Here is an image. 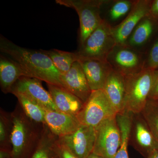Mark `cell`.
I'll return each mask as SVG.
<instances>
[{
  "instance_id": "d6986e66",
  "label": "cell",
  "mask_w": 158,
  "mask_h": 158,
  "mask_svg": "<svg viewBox=\"0 0 158 158\" xmlns=\"http://www.w3.org/2000/svg\"><path fill=\"white\" fill-rule=\"evenodd\" d=\"M24 73L18 64L11 59L1 55L0 57V86L3 93H11L15 84Z\"/></svg>"
},
{
  "instance_id": "484cf974",
  "label": "cell",
  "mask_w": 158,
  "mask_h": 158,
  "mask_svg": "<svg viewBox=\"0 0 158 158\" xmlns=\"http://www.w3.org/2000/svg\"><path fill=\"white\" fill-rule=\"evenodd\" d=\"M135 1L117 0L113 1L108 12L110 21H117L127 15L131 10Z\"/></svg>"
},
{
  "instance_id": "e0dca14e",
  "label": "cell",
  "mask_w": 158,
  "mask_h": 158,
  "mask_svg": "<svg viewBox=\"0 0 158 158\" xmlns=\"http://www.w3.org/2000/svg\"><path fill=\"white\" fill-rule=\"evenodd\" d=\"M103 90L117 114L122 113L125 95V77L113 69L108 76Z\"/></svg>"
},
{
  "instance_id": "7402d4cb",
  "label": "cell",
  "mask_w": 158,
  "mask_h": 158,
  "mask_svg": "<svg viewBox=\"0 0 158 158\" xmlns=\"http://www.w3.org/2000/svg\"><path fill=\"white\" fill-rule=\"evenodd\" d=\"M133 113L124 112L118 113L116 118L121 131V145L114 158H129L128 145Z\"/></svg>"
},
{
  "instance_id": "6da1fadb",
  "label": "cell",
  "mask_w": 158,
  "mask_h": 158,
  "mask_svg": "<svg viewBox=\"0 0 158 158\" xmlns=\"http://www.w3.org/2000/svg\"><path fill=\"white\" fill-rule=\"evenodd\" d=\"M0 51L20 66L25 77L62 87L61 74L50 58L40 50H34L21 47L1 35Z\"/></svg>"
},
{
  "instance_id": "83f0119b",
  "label": "cell",
  "mask_w": 158,
  "mask_h": 158,
  "mask_svg": "<svg viewBox=\"0 0 158 158\" xmlns=\"http://www.w3.org/2000/svg\"><path fill=\"white\" fill-rule=\"evenodd\" d=\"M56 150L59 158H77L67 147L60 144L58 139L56 142Z\"/></svg>"
},
{
  "instance_id": "4dcf8cb0",
  "label": "cell",
  "mask_w": 158,
  "mask_h": 158,
  "mask_svg": "<svg viewBox=\"0 0 158 158\" xmlns=\"http://www.w3.org/2000/svg\"><path fill=\"white\" fill-rule=\"evenodd\" d=\"M146 158H158V149L153 151Z\"/></svg>"
},
{
  "instance_id": "d4e9b609",
  "label": "cell",
  "mask_w": 158,
  "mask_h": 158,
  "mask_svg": "<svg viewBox=\"0 0 158 158\" xmlns=\"http://www.w3.org/2000/svg\"><path fill=\"white\" fill-rule=\"evenodd\" d=\"M141 113L158 141V98L148 99Z\"/></svg>"
},
{
  "instance_id": "4fadbf2b",
  "label": "cell",
  "mask_w": 158,
  "mask_h": 158,
  "mask_svg": "<svg viewBox=\"0 0 158 158\" xmlns=\"http://www.w3.org/2000/svg\"><path fill=\"white\" fill-rule=\"evenodd\" d=\"M60 82L62 88L77 97L84 104L92 93V90L78 61L75 62L68 72L61 74Z\"/></svg>"
},
{
  "instance_id": "3957f363",
  "label": "cell",
  "mask_w": 158,
  "mask_h": 158,
  "mask_svg": "<svg viewBox=\"0 0 158 158\" xmlns=\"http://www.w3.org/2000/svg\"><path fill=\"white\" fill-rule=\"evenodd\" d=\"M154 71L144 68L138 73L125 77V95L122 113H141L149 97L152 87Z\"/></svg>"
},
{
  "instance_id": "277c9868",
  "label": "cell",
  "mask_w": 158,
  "mask_h": 158,
  "mask_svg": "<svg viewBox=\"0 0 158 158\" xmlns=\"http://www.w3.org/2000/svg\"><path fill=\"white\" fill-rule=\"evenodd\" d=\"M113 26L104 19L76 52L80 59L107 61L109 55L116 45Z\"/></svg>"
},
{
  "instance_id": "8fae6325",
  "label": "cell",
  "mask_w": 158,
  "mask_h": 158,
  "mask_svg": "<svg viewBox=\"0 0 158 158\" xmlns=\"http://www.w3.org/2000/svg\"><path fill=\"white\" fill-rule=\"evenodd\" d=\"M152 0H136L129 14L121 23L113 27L116 45H126L134 29L144 18L148 15Z\"/></svg>"
},
{
  "instance_id": "7c38bea8",
  "label": "cell",
  "mask_w": 158,
  "mask_h": 158,
  "mask_svg": "<svg viewBox=\"0 0 158 158\" xmlns=\"http://www.w3.org/2000/svg\"><path fill=\"white\" fill-rule=\"evenodd\" d=\"M11 93L23 94L44 109L59 111L50 94L43 88L41 81L38 79L21 77L12 87Z\"/></svg>"
},
{
  "instance_id": "5b68a950",
  "label": "cell",
  "mask_w": 158,
  "mask_h": 158,
  "mask_svg": "<svg viewBox=\"0 0 158 158\" xmlns=\"http://www.w3.org/2000/svg\"><path fill=\"white\" fill-rule=\"evenodd\" d=\"M105 0H56L59 5L73 9L80 20V45L103 21L101 16L102 6L107 2Z\"/></svg>"
},
{
  "instance_id": "cb8c5ba5",
  "label": "cell",
  "mask_w": 158,
  "mask_h": 158,
  "mask_svg": "<svg viewBox=\"0 0 158 158\" xmlns=\"http://www.w3.org/2000/svg\"><path fill=\"white\" fill-rule=\"evenodd\" d=\"M11 113L2 109L0 111V150L11 151V138L12 129Z\"/></svg>"
},
{
  "instance_id": "4316f807",
  "label": "cell",
  "mask_w": 158,
  "mask_h": 158,
  "mask_svg": "<svg viewBox=\"0 0 158 158\" xmlns=\"http://www.w3.org/2000/svg\"><path fill=\"white\" fill-rule=\"evenodd\" d=\"M144 68L154 71L158 69V36L155 39L146 57Z\"/></svg>"
},
{
  "instance_id": "1f68e13d",
  "label": "cell",
  "mask_w": 158,
  "mask_h": 158,
  "mask_svg": "<svg viewBox=\"0 0 158 158\" xmlns=\"http://www.w3.org/2000/svg\"><path fill=\"white\" fill-rule=\"evenodd\" d=\"M88 158H103L101 156H100L91 153V154L90 155V156H89V157Z\"/></svg>"
},
{
  "instance_id": "52a82bcc",
  "label": "cell",
  "mask_w": 158,
  "mask_h": 158,
  "mask_svg": "<svg viewBox=\"0 0 158 158\" xmlns=\"http://www.w3.org/2000/svg\"><path fill=\"white\" fill-rule=\"evenodd\" d=\"M116 116L104 120L95 127V141L92 152L94 154L103 158H114L120 148L121 131Z\"/></svg>"
},
{
  "instance_id": "8992f818",
  "label": "cell",
  "mask_w": 158,
  "mask_h": 158,
  "mask_svg": "<svg viewBox=\"0 0 158 158\" xmlns=\"http://www.w3.org/2000/svg\"><path fill=\"white\" fill-rule=\"evenodd\" d=\"M117 113L103 89L92 91L77 117L81 124L95 127L104 120L115 117Z\"/></svg>"
},
{
  "instance_id": "5bb4252c",
  "label": "cell",
  "mask_w": 158,
  "mask_h": 158,
  "mask_svg": "<svg viewBox=\"0 0 158 158\" xmlns=\"http://www.w3.org/2000/svg\"><path fill=\"white\" fill-rule=\"evenodd\" d=\"M44 110L45 124L58 138L72 134L81 125L76 116L60 111Z\"/></svg>"
},
{
  "instance_id": "44dd1931",
  "label": "cell",
  "mask_w": 158,
  "mask_h": 158,
  "mask_svg": "<svg viewBox=\"0 0 158 158\" xmlns=\"http://www.w3.org/2000/svg\"><path fill=\"white\" fill-rule=\"evenodd\" d=\"M40 50L50 58L54 65L61 74L68 72L73 63L78 61V57L76 52H71L56 49Z\"/></svg>"
},
{
  "instance_id": "ffe728a7",
  "label": "cell",
  "mask_w": 158,
  "mask_h": 158,
  "mask_svg": "<svg viewBox=\"0 0 158 158\" xmlns=\"http://www.w3.org/2000/svg\"><path fill=\"white\" fill-rule=\"evenodd\" d=\"M58 138L44 124L39 141L28 158H59L56 150Z\"/></svg>"
},
{
  "instance_id": "f546056e",
  "label": "cell",
  "mask_w": 158,
  "mask_h": 158,
  "mask_svg": "<svg viewBox=\"0 0 158 158\" xmlns=\"http://www.w3.org/2000/svg\"><path fill=\"white\" fill-rule=\"evenodd\" d=\"M149 98H158V69L154 71L152 87Z\"/></svg>"
},
{
  "instance_id": "f1b7e54d",
  "label": "cell",
  "mask_w": 158,
  "mask_h": 158,
  "mask_svg": "<svg viewBox=\"0 0 158 158\" xmlns=\"http://www.w3.org/2000/svg\"><path fill=\"white\" fill-rule=\"evenodd\" d=\"M148 16L154 21L158 27V0H152Z\"/></svg>"
},
{
  "instance_id": "603a6c76",
  "label": "cell",
  "mask_w": 158,
  "mask_h": 158,
  "mask_svg": "<svg viewBox=\"0 0 158 158\" xmlns=\"http://www.w3.org/2000/svg\"><path fill=\"white\" fill-rule=\"evenodd\" d=\"M24 113L32 121L39 124H45V111L37 103L19 93H14Z\"/></svg>"
},
{
  "instance_id": "7a4b0ae2",
  "label": "cell",
  "mask_w": 158,
  "mask_h": 158,
  "mask_svg": "<svg viewBox=\"0 0 158 158\" xmlns=\"http://www.w3.org/2000/svg\"><path fill=\"white\" fill-rule=\"evenodd\" d=\"M11 115L13 124L11 158H28L39 141L44 124L31 120L26 116L19 104Z\"/></svg>"
},
{
  "instance_id": "ba28073f",
  "label": "cell",
  "mask_w": 158,
  "mask_h": 158,
  "mask_svg": "<svg viewBox=\"0 0 158 158\" xmlns=\"http://www.w3.org/2000/svg\"><path fill=\"white\" fill-rule=\"evenodd\" d=\"M145 54L127 45H116L107 61L113 69L124 77L138 73L144 68Z\"/></svg>"
},
{
  "instance_id": "9c48e42d",
  "label": "cell",
  "mask_w": 158,
  "mask_h": 158,
  "mask_svg": "<svg viewBox=\"0 0 158 158\" xmlns=\"http://www.w3.org/2000/svg\"><path fill=\"white\" fill-rule=\"evenodd\" d=\"M129 144L145 158L158 149V141L141 113L133 114Z\"/></svg>"
},
{
  "instance_id": "30bf717a",
  "label": "cell",
  "mask_w": 158,
  "mask_h": 158,
  "mask_svg": "<svg viewBox=\"0 0 158 158\" xmlns=\"http://www.w3.org/2000/svg\"><path fill=\"white\" fill-rule=\"evenodd\" d=\"M77 158H88L92 153L95 141V127L81 124L73 133L58 138Z\"/></svg>"
},
{
  "instance_id": "ac0fdd59",
  "label": "cell",
  "mask_w": 158,
  "mask_h": 158,
  "mask_svg": "<svg viewBox=\"0 0 158 158\" xmlns=\"http://www.w3.org/2000/svg\"><path fill=\"white\" fill-rule=\"evenodd\" d=\"M158 31V27L148 16L144 18L132 32L126 45L140 51L148 44Z\"/></svg>"
},
{
  "instance_id": "d6a6232c",
  "label": "cell",
  "mask_w": 158,
  "mask_h": 158,
  "mask_svg": "<svg viewBox=\"0 0 158 158\" xmlns=\"http://www.w3.org/2000/svg\"><path fill=\"white\" fill-rule=\"evenodd\" d=\"M11 158V157H10V158Z\"/></svg>"
},
{
  "instance_id": "2e32d148",
  "label": "cell",
  "mask_w": 158,
  "mask_h": 158,
  "mask_svg": "<svg viewBox=\"0 0 158 158\" xmlns=\"http://www.w3.org/2000/svg\"><path fill=\"white\" fill-rule=\"evenodd\" d=\"M47 84L49 92L59 111L77 116L84 107L85 104L62 87Z\"/></svg>"
},
{
  "instance_id": "9a60e30c",
  "label": "cell",
  "mask_w": 158,
  "mask_h": 158,
  "mask_svg": "<svg viewBox=\"0 0 158 158\" xmlns=\"http://www.w3.org/2000/svg\"><path fill=\"white\" fill-rule=\"evenodd\" d=\"M88 84L92 91L103 89L106 80L113 68L107 61L80 59Z\"/></svg>"
}]
</instances>
